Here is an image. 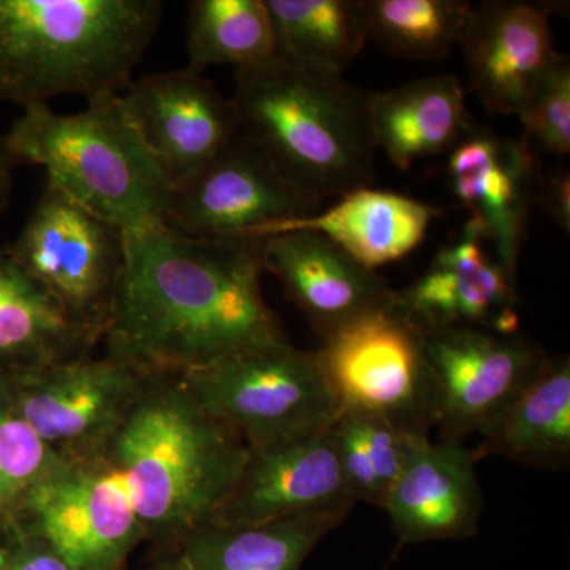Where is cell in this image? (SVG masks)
Here are the masks:
<instances>
[{"label":"cell","mask_w":570,"mask_h":570,"mask_svg":"<svg viewBox=\"0 0 570 570\" xmlns=\"http://www.w3.org/2000/svg\"><path fill=\"white\" fill-rule=\"evenodd\" d=\"M354 505L344 489L330 426L269 448L247 449L234 489L209 523H268Z\"/></svg>","instance_id":"obj_17"},{"label":"cell","mask_w":570,"mask_h":570,"mask_svg":"<svg viewBox=\"0 0 570 570\" xmlns=\"http://www.w3.org/2000/svg\"><path fill=\"white\" fill-rule=\"evenodd\" d=\"M475 461L504 456L535 468H564L570 459V362L546 356L472 450Z\"/></svg>","instance_id":"obj_23"},{"label":"cell","mask_w":570,"mask_h":570,"mask_svg":"<svg viewBox=\"0 0 570 570\" xmlns=\"http://www.w3.org/2000/svg\"><path fill=\"white\" fill-rule=\"evenodd\" d=\"M367 118L376 149L403 171L417 160L449 153L472 126L463 86L453 75L367 94Z\"/></svg>","instance_id":"obj_20"},{"label":"cell","mask_w":570,"mask_h":570,"mask_svg":"<svg viewBox=\"0 0 570 570\" xmlns=\"http://www.w3.org/2000/svg\"><path fill=\"white\" fill-rule=\"evenodd\" d=\"M100 343L0 247V376L92 355Z\"/></svg>","instance_id":"obj_22"},{"label":"cell","mask_w":570,"mask_h":570,"mask_svg":"<svg viewBox=\"0 0 570 570\" xmlns=\"http://www.w3.org/2000/svg\"><path fill=\"white\" fill-rule=\"evenodd\" d=\"M367 41L412 61H439L466 36L474 7L464 0H358Z\"/></svg>","instance_id":"obj_26"},{"label":"cell","mask_w":570,"mask_h":570,"mask_svg":"<svg viewBox=\"0 0 570 570\" xmlns=\"http://www.w3.org/2000/svg\"><path fill=\"white\" fill-rule=\"evenodd\" d=\"M276 55L322 73L341 75L366 45L358 0H265Z\"/></svg>","instance_id":"obj_25"},{"label":"cell","mask_w":570,"mask_h":570,"mask_svg":"<svg viewBox=\"0 0 570 570\" xmlns=\"http://www.w3.org/2000/svg\"><path fill=\"white\" fill-rule=\"evenodd\" d=\"M18 167H21V165L11 154L6 134H0V214L6 212L10 204L13 174Z\"/></svg>","instance_id":"obj_33"},{"label":"cell","mask_w":570,"mask_h":570,"mask_svg":"<svg viewBox=\"0 0 570 570\" xmlns=\"http://www.w3.org/2000/svg\"><path fill=\"white\" fill-rule=\"evenodd\" d=\"M262 239L195 238L168 225L126 234V264L102 343L146 374H183L285 341L262 294Z\"/></svg>","instance_id":"obj_1"},{"label":"cell","mask_w":570,"mask_h":570,"mask_svg":"<svg viewBox=\"0 0 570 570\" xmlns=\"http://www.w3.org/2000/svg\"><path fill=\"white\" fill-rule=\"evenodd\" d=\"M535 204L542 206L547 213L560 224L562 230L569 234L570 227V178L564 168L540 174Z\"/></svg>","instance_id":"obj_32"},{"label":"cell","mask_w":570,"mask_h":570,"mask_svg":"<svg viewBox=\"0 0 570 570\" xmlns=\"http://www.w3.org/2000/svg\"><path fill=\"white\" fill-rule=\"evenodd\" d=\"M239 132L311 200L343 197L374 179L367 92L341 75L273 56L236 70Z\"/></svg>","instance_id":"obj_3"},{"label":"cell","mask_w":570,"mask_h":570,"mask_svg":"<svg viewBox=\"0 0 570 570\" xmlns=\"http://www.w3.org/2000/svg\"><path fill=\"white\" fill-rule=\"evenodd\" d=\"M149 374L115 356L88 355L0 376L33 433L66 463L102 459Z\"/></svg>","instance_id":"obj_8"},{"label":"cell","mask_w":570,"mask_h":570,"mask_svg":"<svg viewBox=\"0 0 570 570\" xmlns=\"http://www.w3.org/2000/svg\"><path fill=\"white\" fill-rule=\"evenodd\" d=\"M515 285L482 235L466 224L422 276L393 291L390 311L419 332L478 328L513 335L520 325Z\"/></svg>","instance_id":"obj_14"},{"label":"cell","mask_w":570,"mask_h":570,"mask_svg":"<svg viewBox=\"0 0 570 570\" xmlns=\"http://www.w3.org/2000/svg\"><path fill=\"white\" fill-rule=\"evenodd\" d=\"M438 214L439 208L407 195L367 186L343 195L324 213L279 225L268 236L316 232L366 268L376 269L411 254L426 238Z\"/></svg>","instance_id":"obj_21"},{"label":"cell","mask_w":570,"mask_h":570,"mask_svg":"<svg viewBox=\"0 0 570 570\" xmlns=\"http://www.w3.org/2000/svg\"><path fill=\"white\" fill-rule=\"evenodd\" d=\"M348 513L351 508H336L268 523H208L187 535L176 553L190 570H302Z\"/></svg>","instance_id":"obj_24"},{"label":"cell","mask_w":570,"mask_h":570,"mask_svg":"<svg viewBox=\"0 0 570 570\" xmlns=\"http://www.w3.org/2000/svg\"><path fill=\"white\" fill-rule=\"evenodd\" d=\"M127 570V569H126ZM141 570H190L187 568L186 562L178 553L164 554V557H157V560L153 562L149 568Z\"/></svg>","instance_id":"obj_34"},{"label":"cell","mask_w":570,"mask_h":570,"mask_svg":"<svg viewBox=\"0 0 570 570\" xmlns=\"http://www.w3.org/2000/svg\"><path fill=\"white\" fill-rule=\"evenodd\" d=\"M550 6L490 0L474 7L461 41L469 88L491 115H519L554 48Z\"/></svg>","instance_id":"obj_19"},{"label":"cell","mask_w":570,"mask_h":570,"mask_svg":"<svg viewBox=\"0 0 570 570\" xmlns=\"http://www.w3.org/2000/svg\"><path fill=\"white\" fill-rule=\"evenodd\" d=\"M415 330V328H414ZM436 384L439 441L482 434L546 360L530 337L478 328L419 332Z\"/></svg>","instance_id":"obj_12"},{"label":"cell","mask_w":570,"mask_h":570,"mask_svg":"<svg viewBox=\"0 0 570 570\" xmlns=\"http://www.w3.org/2000/svg\"><path fill=\"white\" fill-rule=\"evenodd\" d=\"M20 165L124 234L165 225L170 184L124 110L121 96L89 100L77 115L24 108L6 134Z\"/></svg>","instance_id":"obj_5"},{"label":"cell","mask_w":570,"mask_h":570,"mask_svg":"<svg viewBox=\"0 0 570 570\" xmlns=\"http://www.w3.org/2000/svg\"><path fill=\"white\" fill-rule=\"evenodd\" d=\"M63 463L20 417L0 379V520Z\"/></svg>","instance_id":"obj_29"},{"label":"cell","mask_w":570,"mask_h":570,"mask_svg":"<svg viewBox=\"0 0 570 570\" xmlns=\"http://www.w3.org/2000/svg\"><path fill=\"white\" fill-rule=\"evenodd\" d=\"M264 272L305 314L322 341L392 306L389 281L316 232L294 230L262 239Z\"/></svg>","instance_id":"obj_16"},{"label":"cell","mask_w":570,"mask_h":570,"mask_svg":"<svg viewBox=\"0 0 570 570\" xmlns=\"http://www.w3.org/2000/svg\"><path fill=\"white\" fill-rule=\"evenodd\" d=\"M47 540L75 570H126L140 523L121 480L102 460L63 463L0 520V535Z\"/></svg>","instance_id":"obj_9"},{"label":"cell","mask_w":570,"mask_h":570,"mask_svg":"<svg viewBox=\"0 0 570 570\" xmlns=\"http://www.w3.org/2000/svg\"><path fill=\"white\" fill-rule=\"evenodd\" d=\"M3 562H6V547L0 542V570L3 568Z\"/></svg>","instance_id":"obj_35"},{"label":"cell","mask_w":570,"mask_h":570,"mask_svg":"<svg viewBox=\"0 0 570 570\" xmlns=\"http://www.w3.org/2000/svg\"><path fill=\"white\" fill-rule=\"evenodd\" d=\"M332 433L347 497L385 509L411 436L377 415L346 406L341 407Z\"/></svg>","instance_id":"obj_28"},{"label":"cell","mask_w":570,"mask_h":570,"mask_svg":"<svg viewBox=\"0 0 570 570\" xmlns=\"http://www.w3.org/2000/svg\"><path fill=\"white\" fill-rule=\"evenodd\" d=\"M341 406L384 419L411 438H430L438 393L417 332L392 311L371 314L318 348Z\"/></svg>","instance_id":"obj_10"},{"label":"cell","mask_w":570,"mask_h":570,"mask_svg":"<svg viewBox=\"0 0 570 570\" xmlns=\"http://www.w3.org/2000/svg\"><path fill=\"white\" fill-rule=\"evenodd\" d=\"M163 17L160 0H0V100L121 94Z\"/></svg>","instance_id":"obj_4"},{"label":"cell","mask_w":570,"mask_h":570,"mask_svg":"<svg viewBox=\"0 0 570 570\" xmlns=\"http://www.w3.org/2000/svg\"><path fill=\"white\" fill-rule=\"evenodd\" d=\"M181 382L195 404L247 449L326 430L343 407L318 351L288 340L235 352L183 374Z\"/></svg>","instance_id":"obj_6"},{"label":"cell","mask_w":570,"mask_h":570,"mask_svg":"<svg viewBox=\"0 0 570 570\" xmlns=\"http://www.w3.org/2000/svg\"><path fill=\"white\" fill-rule=\"evenodd\" d=\"M6 547L2 570H75L47 540L22 532L0 535Z\"/></svg>","instance_id":"obj_31"},{"label":"cell","mask_w":570,"mask_h":570,"mask_svg":"<svg viewBox=\"0 0 570 570\" xmlns=\"http://www.w3.org/2000/svg\"><path fill=\"white\" fill-rule=\"evenodd\" d=\"M532 153L568 156L570 151V62L554 51L519 115Z\"/></svg>","instance_id":"obj_30"},{"label":"cell","mask_w":570,"mask_h":570,"mask_svg":"<svg viewBox=\"0 0 570 570\" xmlns=\"http://www.w3.org/2000/svg\"><path fill=\"white\" fill-rule=\"evenodd\" d=\"M11 257L63 313L104 340L126 264V234L47 184Z\"/></svg>","instance_id":"obj_7"},{"label":"cell","mask_w":570,"mask_h":570,"mask_svg":"<svg viewBox=\"0 0 570 570\" xmlns=\"http://www.w3.org/2000/svg\"><path fill=\"white\" fill-rule=\"evenodd\" d=\"M187 18L190 69L257 66L276 56L272 17L265 0H194Z\"/></svg>","instance_id":"obj_27"},{"label":"cell","mask_w":570,"mask_h":570,"mask_svg":"<svg viewBox=\"0 0 570 570\" xmlns=\"http://www.w3.org/2000/svg\"><path fill=\"white\" fill-rule=\"evenodd\" d=\"M318 206L239 132L205 167L170 187L165 225L195 238L264 239L279 225L313 216Z\"/></svg>","instance_id":"obj_11"},{"label":"cell","mask_w":570,"mask_h":570,"mask_svg":"<svg viewBox=\"0 0 570 570\" xmlns=\"http://www.w3.org/2000/svg\"><path fill=\"white\" fill-rule=\"evenodd\" d=\"M247 448L195 404L181 376L149 374L102 456L121 480L160 557L213 520L245 466Z\"/></svg>","instance_id":"obj_2"},{"label":"cell","mask_w":570,"mask_h":570,"mask_svg":"<svg viewBox=\"0 0 570 570\" xmlns=\"http://www.w3.org/2000/svg\"><path fill=\"white\" fill-rule=\"evenodd\" d=\"M119 96L170 187L205 167L239 134L232 99L190 67L142 77Z\"/></svg>","instance_id":"obj_13"},{"label":"cell","mask_w":570,"mask_h":570,"mask_svg":"<svg viewBox=\"0 0 570 570\" xmlns=\"http://www.w3.org/2000/svg\"><path fill=\"white\" fill-rule=\"evenodd\" d=\"M474 453L461 442L411 438L385 509L401 543L478 534L483 497Z\"/></svg>","instance_id":"obj_18"},{"label":"cell","mask_w":570,"mask_h":570,"mask_svg":"<svg viewBox=\"0 0 570 570\" xmlns=\"http://www.w3.org/2000/svg\"><path fill=\"white\" fill-rule=\"evenodd\" d=\"M540 174L538 154L483 127H469L449 151L450 193L515 281Z\"/></svg>","instance_id":"obj_15"}]
</instances>
